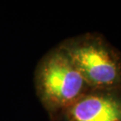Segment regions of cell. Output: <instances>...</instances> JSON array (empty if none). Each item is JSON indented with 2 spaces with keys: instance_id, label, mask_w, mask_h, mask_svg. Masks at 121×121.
<instances>
[{
  "instance_id": "1",
  "label": "cell",
  "mask_w": 121,
  "mask_h": 121,
  "mask_svg": "<svg viewBox=\"0 0 121 121\" xmlns=\"http://www.w3.org/2000/svg\"><path fill=\"white\" fill-rule=\"evenodd\" d=\"M59 46L91 90L121 87V53L103 35L83 33L66 39Z\"/></svg>"
},
{
  "instance_id": "2",
  "label": "cell",
  "mask_w": 121,
  "mask_h": 121,
  "mask_svg": "<svg viewBox=\"0 0 121 121\" xmlns=\"http://www.w3.org/2000/svg\"><path fill=\"white\" fill-rule=\"evenodd\" d=\"M34 82L36 95L48 114L69 106L91 90L59 44L38 62Z\"/></svg>"
},
{
  "instance_id": "3",
  "label": "cell",
  "mask_w": 121,
  "mask_h": 121,
  "mask_svg": "<svg viewBox=\"0 0 121 121\" xmlns=\"http://www.w3.org/2000/svg\"><path fill=\"white\" fill-rule=\"evenodd\" d=\"M48 116L50 121H121V87L91 90Z\"/></svg>"
}]
</instances>
